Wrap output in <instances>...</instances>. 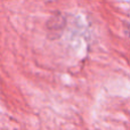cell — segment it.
Masks as SVG:
<instances>
[{"mask_svg":"<svg viewBox=\"0 0 130 130\" xmlns=\"http://www.w3.org/2000/svg\"><path fill=\"white\" fill-rule=\"evenodd\" d=\"M62 16H53L50 18V23H48V27H49L50 32H56V31H59L62 27L64 26V24H62Z\"/></svg>","mask_w":130,"mask_h":130,"instance_id":"cell-1","label":"cell"}]
</instances>
